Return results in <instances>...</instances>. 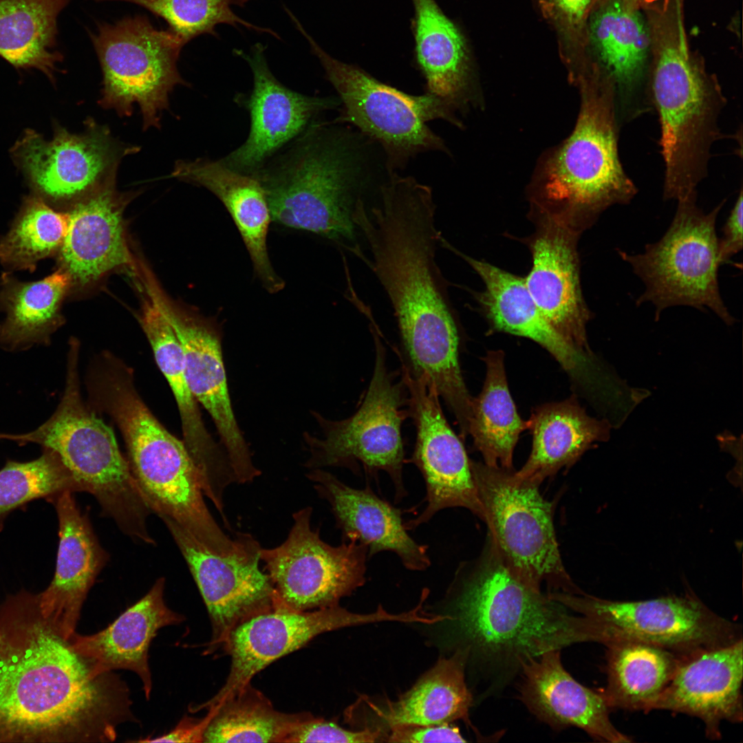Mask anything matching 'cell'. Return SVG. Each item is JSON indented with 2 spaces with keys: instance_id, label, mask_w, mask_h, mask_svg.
<instances>
[{
  "instance_id": "d4e9b609",
  "label": "cell",
  "mask_w": 743,
  "mask_h": 743,
  "mask_svg": "<svg viewBox=\"0 0 743 743\" xmlns=\"http://www.w3.org/2000/svg\"><path fill=\"white\" fill-rule=\"evenodd\" d=\"M560 651H548L521 663L519 691L524 705L554 729L574 726L599 741L631 742L612 723L611 709L601 692L582 685L564 669Z\"/></svg>"
},
{
  "instance_id": "7a4b0ae2",
  "label": "cell",
  "mask_w": 743,
  "mask_h": 743,
  "mask_svg": "<svg viewBox=\"0 0 743 743\" xmlns=\"http://www.w3.org/2000/svg\"><path fill=\"white\" fill-rule=\"evenodd\" d=\"M368 210L357 202L354 222L374 272L394 310L410 373L448 394L464 384L457 329L435 261L441 233L431 187L391 173Z\"/></svg>"
},
{
  "instance_id": "4316f807",
  "label": "cell",
  "mask_w": 743,
  "mask_h": 743,
  "mask_svg": "<svg viewBox=\"0 0 743 743\" xmlns=\"http://www.w3.org/2000/svg\"><path fill=\"white\" fill-rule=\"evenodd\" d=\"M114 186L94 193L67 213L59 261L72 284L85 286L115 268L133 267L124 232L123 199Z\"/></svg>"
},
{
  "instance_id": "30bf717a",
  "label": "cell",
  "mask_w": 743,
  "mask_h": 743,
  "mask_svg": "<svg viewBox=\"0 0 743 743\" xmlns=\"http://www.w3.org/2000/svg\"><path fill=\"white\" fill-rule=\"evenodd\" d=\"M488 538L508 568L530 587L581 594L566 570L553 524V505L539 486L514 472L471 460Z\"/></svg>"
},
{
  "instance_id": "ab89813d",
  "label": "cell",
  "mask_w": 743,
  "mask_h": 743,
  "mask_svg": "<svg viewBox=\"0 0 743 743\" xmlns=\"http://www.w3.org/2000/svg\"><path fill=\"white\" fill-rule=\"evenodd\" d=\"M206 709H211L213 714L203 742L284 743L299 724L314 717L309 712L288 713L276 710L250 682Z\"/></svg>"
},
{
  "instance_id": "d590c367",
  "label": "cell",
  "mask_w": 743,
  "mask_h": 743,
  "mask_svg": "<svg viewBox=\"0 0 743 743\" xmlns=\"http://www.w3.org/2000/svg\"><path fill=\"white\" fill-rule=\"evenodd\" d=\"M465 651L439 660L396 701L389 702L379 717L389 729L401 725L439 724L463 720L470 724L472 693L465 681Z\"/></svg>"
},
{
  "instance_id": "9c48e42d",
  "label": "cell",
  "mask_w": 743,
  "mask_h": 743,
  "mask_svg": "<svg viewBox=\"0 0 743 743\" xmlns=\"http://www.w3.org/2000/svg\"><path fill=\"white\" fill-rule=\"evenodd\" d=\"M696 200L695 193L677 200L669 227L658 241L646 245L643 252L618 250V254L644 283L636 303H652L656 320L665 309L685 305L710 309L732 325L736 320L725 305L718 284L722 263L715 224L725 200L706 213Z\"/></svg>"
},
{
  "instance_id": "cb8c5ba5",
  "label": "cell",
  "mask_w": 743,
  "mask_h": 743,
  "mask_svg": "<svg viewBox=\"0 0 743 743\" xmlns=\"http://www.w3.org/2000/svg\"><path fill=\"white\" fill-rule=\"evenodd\" d=\"M72 491L50 498L58 520V548L54 577L35 598L44 619L63 638L76 632L88 592L107 560L87 517Z\"/></svg>"
},
{
  "instance_id": "7bdbcfd3",
  "label": "cell",
  "mask_w": 743,
  "mask_h": 743,
  "mask_svg": "<svg viewBox=\"0 0 743 743\" xmlns=\"http://www.w3.org/2000/svg\"><path fill=\"white\" fill-rule=\"evenodd\" d=\"M120 1L129 2L144 8L162 18L169 24L168 30L175 34L184 45L202 34L217 36L215 27L218 24H228L234 28L239 25L248 29L279 36L269 28L256 26L235 14L233 5L244 6L248 0H94Z\"/></svg>"
},
{
  "instance_id": "d6a6232c",
  "label": "cell",
  "mask_w": 743,
  "mask_h": 743,
  "mask_svg": "<svg viewBox=\"0 0 743 743\" xmlns=\"http://www.w3.org/2000/svg\"><path fill=\"white\" fill-rule=\"evenodd\" d=\"M415 53L427 93L453 110L471 100L470 61L464 39L435 0H413Z\"/></svg>"
},
{
  "instance_id": "52a82bcc",
  "label": "cell",
  "mask_w": 743,
  "mask_h": 743,
  "mask_svg": "<svg viewBox=\"0 0 743 743\" xmlns=\"http://www.w3.org/2000/svg\"><path fill=\"white\" fill-rule=\"evenodd\" d=\"M100 391L125 438L132 474L151 510L178 524L211 551L230 552L235 539L208 510L200 473L184 442L158 421L126 375L109 374Z\"/></svg>"
},
{
  "instance_id": "44dd1931",
  "label": "cell",
  "mask_w": 743,
  "mask_h": 743,
  "mask_svg": "<svg viewBox=\"0 0 743 743\" xmlns=\"http://www.w3.org/2000/svg\"><path fill=\"white\" fill-rule=\"evenodd\" d=\"M151 292L173 327L182 348L191 393L210 414L233 470L236 482H250L261 472L234 414L223 360L222 334L217 327L175 312L153 288Z\"/></svg>"
},
{
  "instance_id": "f907efd6",
  "label": "cell",
  "mask_w": 743,
  "mask_h": 743,
  "mask_svg": "<svg viewBox=\"0 0 743 743\" xmlns=\"http://www.w3.org/2000/svg\"><path fill=\"white\" fill-rule=\"evenodd\" d=\"M626 1H628L632 2V3L636 2V1H648V2L651 1V0H626Z\"/></svg>"
},
{
  "instance_id": "681fc988",
  "label": "cell",
  "mask_w": 743,
  "mask_h": 743,
  "mask_svg": "<svg viewBox=\"0 0 743 743\" xmlns=\"http://www.w3.org/2000/svg\"><path fill=\"white\" fill-rule=\"evenodd\" d=\"M428 594H429V593H428V592H427V591H425V590H422V595L426 597V599H427V596H428ZM425 600H426V599H425ZM435 617L437 618V621H436V622H439V621H441V619H442V617H441L440 616H439V615H435Z\"/></svg>"
},
{
  "instance_id": "5b68a950",
  "label": "cell",
  "mask_w": 743,
  "mask_h": 743,
  "mask_svg": "<svg viewBox=\"0 0 743 743\" xmlns=\"http://www.w3.org/2000/svg\"><path fill=\"white\" fill-rule=\"evenodd\" d=\"M581 108L571 135L545 160L534 198L539 212L581 230L614 205L628 204L637 189L618 151V100L604 70L579 79Z\"/></svg>"
},
{
  "instance_id": "f1b7e54d",
  "label": "cell",
  "mask_w": 743,
  "mask_h": 743,
  "mask_svg": "<svg viewBox=\"0 0 743 743\" xmlns=\"http://www.w3.org/2000/svg\"><path fill=\"white\" fill-rule=\"evenodd\" d=\"M172 175L202 186L219 198L234 221L263 286L270 293L281 290L284 281L275 272L267 249L270 210L257 179L222 160H206L177 161Z\"/></svg>"
},
{
  "instance_id": "60d3db41",
  "label": "cell",
  "mask_w": 743,
  "mask_h": 743,
  "mask_svg": "<svg viewBox=\"0 0 743 743\" xmlns=\"http://www.w3.org/2000/svg\"><path fill=\"white\" fill-rule=\"evenodd\" d=\"M68 221L67 213L53 210L39 197H28L0 241L1 262L11 269L33 271L39 260L59 250Z\"/></svg>"
},
{
  "instance_id": "836d02e7",
  "label": "cell",
  "mask_w": 743,
  "mask_h": 743,
  "mask_svg": "<svg viewBox=\"0 0 743 743\" xmlns=\"http://www.w3.org/2000/svg\"><path fill=\"white\" fill-rule=\"evenodd\" d=\"M632 3L610 0L590 23L593 45L603 68L614 80L618 104L629 112L643 90L651 40L643 17Z\"/></svg>"
},
{
  "instance_id": "277c9868",
  "label": "cell",
  "mask_w": 743,
  "mask_h": 743,
  "mask_svg": "<svg viewBox=\"0 0 743 743\" xmlns=\"http://www.w3.org/2000/svg\"><path fill=\"white\" fill-rule=\"evenodd\" d=\"M360 153L351 138L312 122L292 146L252 174L271 221L334 241L362 259L353 215L363 186Z\"/></svg>"
},
{
  "instance_id": "f35d334b",
  "label": "cell",
  "mask_w": 743,
  "mask_h": 743,
  "mask_svg": "<svg viewBox=\"0 0 743 743\" xmlns=\"http://www.w3.org/2000/svg\"><path fill=\"white\" fill-rule=\"evenodd\" d=\"M69 0H0V56L19 68L54 77L61 54L57 19Z\"/></svg>"
},
{
  "instance_id": "e575fe53",
  "label": "cell",
  "mask_w": 743,
  "mask_h": 743,
  "mask_svg": "<svg viewBox=\"0 0 743 743\" xmlns=\"http://www.w3.org/2000/svg\"><path fill=\"white\" fill-rule=\"evenodd\" d=\"M605 646L607 685L601 692L610 709L649 711L685 656L636 639Z\"/></svg>"
},
{
  "instance_id": "6da1fadb",
  "label": "cell",
  "mask_w": 743,
  "mask_h": 743,
  "mask_svg": "<svg viewBox=\"0 0 743 743\" xmlns=\"http://www.w3.org/2000/svg\"><path fill=\"white\" fill-rule=\"evenodd\" d=\"M127 683L94 673L21 590L0 605V742H110L137 722Z\"/></svg>"
},
{
  "instance_id": "ba28073f",
  "label": "cell",
  "mask_w": 743,
  "mask_h": 743,
  "mask_svg": "<svg viewBox=\"0 0 743 743\" xmlns=\"http://www.w3.org/2000/svg\"><path fill=\"white\" fill-rule=\"evenodd\" d=\"M77 360V347L72 345L65 391L53 415L32 431L0 433V439L20 445L38 444L54 451L80 491L94 495L103 512L126 535L140 537L147 531V517L151 510L111 429L82 402Z\"/></svg>"
},
{
  "instance_id": "2e32d148",
  "label": "cell",
  "mask_w": 743,
  "mask_h": 743,
  "mask_svg": "<svg viewBox=\"0 0 743 743\" xmlns=\"http://www.w3.org/2000/svg\"><path fill=\"white\" fill-rule=\"evenodd\" d=\"M161 519L182 554L208 612L212 637L205 654L224 647L238 625L282 602L268 574L259 568L262 548L252 535L238 532L233 550L220 554L174 521Z\"/></svg>"
},
{
  "instance_id": "1f68e13d",
  "label": "cell",
  "mask_w": 743,
  "mask_h": 743,
  "mask_svg": "<svg viewBox=\"0 0 743 743\" xmlns=\"http://www.w3.org/2000/svg\"><path fill=\"white\" fill-rule=\"evenodd\" d=\"M529 424L531 453L515 473L538 486L561 469L573 465L595 442L607 441L610 435L609 422L589 416L574 397L536 408Z\"/></svg>"
},
{
  "instance_id": "8992f818",
  "label": "cell",
  "mask_w": 743,
  "mask_h": 743,
  "mask_svg": "<svg viewBox=\"0 0 743 743\" xmlns=\"http://www.w3.org/2000/svg\"><path fill=\"white\" fill-rule=\"evenodd\" d=\"M682 28L676 19L659 28L648 88L660 127L663 197L676 201L696 193L707 175L726 103L717 78L689 52Z\"/></svg>"
},
{
  "instance_id": "484cf974",
  "label": "cell",
  "mask_w": 743,
  "mask_h": 743,
  "mask_svg": "<svg viewBox=\"0 0 743 743\" xmlns=\"http://www.w3.org/2000/svg\"><path fill=\"white\" fill-rule=\"evenodd\" d=\"M308 477L331 506L343 541L365 545L368 559L391 551L408 570L422 571L430 566L427 546L408 534L402 510L376 495L369 484L362 489L350 487L322 469H311Z\"/></svg>"
},
{
  "instance_id": "8d00e7d4",
  "label": "cell",
  "mask_w": 743,
  "mask_h": 743,
  "mask_svg": "<svg viewBox=\"0 0 743 743\" xmlns=\"http://www.w3.org/2000/svg\"><path fill=\"white\" fill-rule=\"evenodd\" d=\"M1 281L0 304L6 318L0 325V347L19 351L48 344L60 324V306L72 286L68 273L59 268L33 282H21L5 273Z\"/></svg>"
},
{
  "instance_id": "f5cc1de1",
  "label": "cell",
  "mask_w": 743,
  "mask_h": 743,
  "mask_svg": "<svg viewBox=\"0 0 743 743\" xmlns=\"http://www.w3.org/2000/svg\"><path fill=\"white\" fill-rule=\"evenodd\" d=\"M423 590H425V591L428 592V593H429V590H427V589H426V588H425V589H423ZM439 616H440L442 617V619H441V621H442L443 620V617H442V616L441 615H439Z\"/></svg>"
},
{
  "instance_id": "b9f144b4",
  "label": "cell",
  "mask_w": 743,
  "mask_h": 743,
  "mask_svg": "<svg viewBox=\"0 0 743 743\" xmlns=\"http://www.w3.org/2000/svg\"><path fill=\"white\" fill-rule=\"evenodd\" d=\"M43 449L39 457L25 462L10 460L0 470V519L34 499L80 491L56 453Z\"/></svg>"
},
{
  "instance_id": "ee69618b",
  "label": "cell",
  "mask_w": 743,
  "mask_h": 743,
  "mask_svg": "<svg viewBox=\"0 0 743 743\" xmlns=\"http://www.w3.org/2000/svg\"><path fill=\"white\" fill-rule=\"evenodd\" d=\"M387 737L378 728L354 731L334 722L314 716L299 724L286 738V742L362 743L384 741Z\"/></svg>"
},
{
  "instance_id": "c3c4849f",
  "label": "cell",
  "mask_w": 743,
  "mask_h": 743,
  "mask_svg": "<svg viewBox=\"0 0 743 743\" xmlns=\"http://www.w3.org/2000/svg\"><path fill=\"white\" fill-rule=\"evenodd\" d=\"M592 0H550L557 13L570 28L577 29L584 22Z\"/></svg>"
},
{
  "instance_id": "603a6c76",
  "label": "cell",
  "mask_w": 743,
  "mask_h": 743,
  "mask_svg": "<svg viewBox=\"0 0 743 743\" xmlns=\"http://www.w3.org/2000/svg\"><path fill=\"white\" fill-rule=\"evenodd\" d=\"M743 642L683 656L671 680L650 707L700 718L707 736L721 737L722 721H742Z\"/></svg>"
},
{
  "instance_id": "bcb514c9",
  "label": "cell",
  "mask_w": 743,
  "mask_h": 743,
  "mask_svg": "<svg viewBox=\"0 0 743 743\" xmlns=\"http://www.w3.org/2000/svg\"><path fill=\"white\" fill-rule=\"evenodd\" d=\"M742 189H740L739 195L722 228V237L718 238V254L722 264L726 263L742 249Z\"/></svg>"
},
{
  "instance_id": "5bb4252c",
  "label": "cell",
  "mask_w": 743,
  "mask_h": 743,
  "mask_svg": "<svg viewBox=\"0 0 743 743\" xmlns=\"http://www.w3.org/2000/svg\"><path fill=\"white\" fill-rule=\"evenodd\" d=\"M312 512L307 506L294 513L286 541L260 554L279 598L298 611L338 605L366 581L367 547L354 540L327 543L311 528Z\"/></svg>"
},
{
  "instance_id": "4fadbf2b",
  "label": "cell",
  "mask_w": 743,
  "mask_h": 743,
  "mask_svg": "<svg viewBox=\"0 0 743 743\" xmlns=\"http://www.w3.org/2000/svg\"><path fill=\"white\" fill-rule=\"evenodd\" d=\"M91 40L103 74L100 105L129 116L136 103L144 128L159 127L169 94L175 85H186L177 68L183 43L142 15L100 23Z\"/></svg>"
},
{
  "instance_id": "3957f363",
  "label": "cell",
  "mask_w": 743,
  "mask_h": 743,
  "mask_svg": "<svg viewBox=\"0 0 743 743\" xmlns=\"http://www.w3.org/2000/svg\"><path fill=\"white\" fill-rule=\"evenodd\" d=\"M449 621L462 649L501 685L530 657L585 642L605 645L607 626L571 614L561 603L519 579L488 538L482 555L462 564L449 588Z\"/></svg>"
},
{
  "instance_id": "f546056e",
  "label": "cell",
  "mask_w": 743,
  "mask_h": 743,
  "mask_svg": "<svg viewBox=\"0 0 743 743\" xmlns=\"http://www.w3.org/2000/svg\"><path fill=\"white\" fill-rule=\"evenodd\" d=\"M442 246L457 253L482 279L484 290L478 301L495 330L532 340L572 377L580 376L585 354L572 347L549 323L528 290L524 278L465 255L446 240Z\"/></svg>"
},
{
  "instance_id": "f6af8a7d",
  "label": "cell",
  "mask_w": 743,
  "mask_h": 743,
  "mask_svg": "<svg viewBox=\"0 0 743 743\" xmlns=\"http://www.w3.org/2000/svg\"><path fill=\"white\" fill-rule=\"evenodd\" d=\"M386 742L406 743L466 742L457 727L451 723L409 724L394 726Z\"/></svg>"
},
{
  "instance_id": "83f0119b",
  "label": "cell",
  "mask_w": 743,
  "mask_h": 743,
  "mask_svg": "<svg viewBox=\"0 0 743 743\" xmlns=\"http://www.w3.org/2000/svg\"><path fill=\"white\" fill-rule=\"evenodd\" d=\"M164 578L105 629L89 635L74 633L68 640L72 648L92 663L96 675L127 669L140 678L147 700L152 689L149 649L158 630L184 621L164 599Z\"/></svg>"
},
{
  "instance_id": "9a60e30c",
  "label": "cell",
  "mask_w": 743,
  "mask_h": 743,
  "mask_svg": "<svg viewBox=\"0 0 743 743\" xmlns=\"http://www.w3.org/2000/svg\"><path fill=\"white\" fill-rule=\"evenodd\" d=\"M568 610L609 625L625 639H636L681 654L722 647L742 638V626L711 610L694 594L645 601H614L581 594L550 592Z\"/></svg>"
},
{
  "instance_id": "74e56055",
  "label": "cell",
  "mask_w": 743,
  "mask_h": 743,
  "mask_svg": "<svg viewBox=\"0 0 743 743\" xmlns=\"http://www.w3.org/2000/svg\"><path fill=\"white\" fill-rule=\"evenodd\" d=\"M501 350L484 358L486 374L482 391L473 398L469 435L484 464L513 469V457L519 435L529 429V420L519 416L510 396Z\"/></svg>"
},
{
  "instance_id": "4dcf8cb0",
  "label": "cell",
  "mask_w": 743,
  "mask_h": 743,
  "mask_svg": "<svg viewBox=\"0 0 743 743\" xmlns=\"http://www.w3.org/2000/svg\"><path fill=\"white\" fill-rule=\"evenodd\" d=\"M140 321L157 365L175 398L184 442L202 478L214 482L224 477L230 469L228 457L223 446L215 442L205 427L187 382L180 343L149 289Z\"/></svg>"
},
{
  "instance_id": "8fae6325",
  "label": "cell",
  "mask_w": 743,
  "mask_h": 743,
  "mask_svg": "<svg viewBox=\"0 0 743 743\" xmlns=\"http://www.w3.org/2000/svg\"><path fill=\"white\" fill-rule=\"evenodd\" d=\"M297 29L306 38L326 77L344 106L343 120L378 141L389 169L400 167L414 155L427 151H447L442 139L427 122L443 119L461 127L453 109L427 93L413 96L386 85L357 66L340 61L325 52L296 17Z\"/></svg>"
},
{
  "instance_id": "7c38bea8",
  "label": "cell",
  "mask_w": 743,
  "mask_h": 743,
  "mask_svg": "<svg viewBox=\"0 0 743 743\" xmlns=\"http://www.w3.org/2000/svg\"><path fill=\"white\" fill-rule=\"evenodd\" d=\"M375 363L364 398L356 411L341 420H330L319 413L313 415L322 431L319 438L303 435L310 457L305 466L310 469L328 466L349 469L360 473V464L367 474L385 471L395 488V503L407 495L402 477L404 447L402 407L407 401L402 380L387 369L386 352L374 332Z\"/></svg>"
},
{
  "instance_id": "d6986e66",
  "label": "cell",
  "mask_w": 743,
  "mask_h": 743,
  "mask_svg": "<svg viewBox=\"0 0 743 743\" xmlns=\"http://www.w3.org/2000/svg\"><path fill=\"white\" fill-rule=\"evenodd\" d=\"M407 405L416 428L411 461L425 482L427 506L407 530L427 523L438 511L462 507L484 520V510L463 443L448 423L437 393L402 365Z\"/></svg>"
},
{
  "instance_id": "816d5d0a",
  "label": "cell",
  "mask_w": 743,
  "mask_h": 743,
  "mask_svg": "<svg viewBox=\"0 0 743 743\" xmlns=\"http://www.w3.org/2000/svg\"><path fill=\"white\" fill-rule=\"evenodd\" d=\"M657 1V0H651V1ZM663 1H664V5H667V3L668 2V0H663Z\"/></svg>"
},
{
  "instance_id": "7402d4cb",
  "label": "cell",
  "mask_w": 743,
  "mask_h": 743,
  "mask_svg": "<svg viewBox=\"0 0 743 743\" xmlns=\"http://www.w3.org/2000/svg\"><path fill=\"white\" fill-rule=\"evenodd\" d=\"M265 48L256 43L250 54L235 50L249 64L252 91L246 102L251 125L247 140L222 161L230 168L251 175L275 151L299 136L314 116L339 104L332 98L305 96L281 84L270 72Z\"/></svg>"
},
{
  "instance_id": "ac0fdd59",
  "label": "cell",
  "mask_w": 743,
  "mask_h": 743,
  "mask_svg": "<svg viewBox=\"0 0 743 743\" xmlns=\"http://www.w3.org/2000/svg\"><path fill=\"white\" fill-rule=\"evenodd\" d=\"M405 619L402 613L387 612L381 605L369 614L351 612L338 605L314 611H298L281 602L253 616L231 632L223 649L230 656L224 685L196 711L215 705L248 683L268 665L305 645L316 636L340 628Z\"/></svg>"
},
{
  "instance_id": "ffe728a7",
  "label": "cell",
  "mask_w": 743,
  "mask_h": 743,
  "mask_svg": "<svg viewBox=\"0 0 743 743\" xmlns=\"http://www.w3.org/2000/svg\"><path fill=\"white\" fill-rule=\"evenodd\" d=\"M539 213L530 245L532 263L524 277L526 288L559 334L577 351L590 355L585 327L591 313L582 294L577 250L581 231L561 217Z\"/></svg>"
},
{
  "instance_id": "7dc6e473",
  "label": "cell",
  "mask_w": 743,
  "mask_h": 743,
  "mask_svg": "<svg viewBox=\"0 0 743 743\" xmlns=\"http://www.w3.org/2000/svg\"><path fill=\"white\" fill-rule=\"evenodd\" d=\"M213 711L208 709L202 719L184 716L173 729L167 733L152 739L137 740L140 742H203V736L211 718Z\"/></svg>"
},
{
  "instance_id": "e0dca14e",
  "label": "cell",
  "mask_w": 743,
  "mask_h": 743,
  "mask_svg": "<svg viewBox=\"0 0 743 743\" xmlns=\"http://www.w3.org/2000/svg\"><path fill=\"white\" fill-rule=\"evenodd\" d=\"M136 149L117 142L106 127L87 120L84 133L58 128L50 141L28 130L13 154L39 195L56 202H79L115 184L121 159Z\"/></svg>"
}]
</instances>
